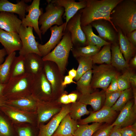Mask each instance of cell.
Wrapping results in <instances>:
<instances>
[{
  "mask_svg": "<svg viewBox=\"0 0 136 136\" xmlns=\"http://www.w3.org/2000/svg\"><path fill=\"white\" fill-rule=\"evenodd\" d=\"M68 74V75L74 79L76 75V70L73 68L69 71Z\"/></svg>",
  "mask_w": 136,
  "mask_h": 136,
  "instance_id": "cell-53",
  "label": "cell"
},
{
  "mask_svg": "<svg viewBox=\"0 0 136 136\" xmlns=\"http://www.w3.org/2000/svg\"><path fill=\"white\" fill-rule=\"evenodd\" d=\"M121 136H136V122L133 124L121 128Z\"/></svg>",
  "mask_w": 136,
  "mask_h": 136,
  "instance_id": "cell-41",
  "label": "cell"
},
{
  "mask_svg": "<svg viewBox=\"0 0 136 136\" xmlns=\"http://www.w3.org/2000/svg\"><path fill=\"white\" fill-rule=\"evenodd\" d=\"M57 100L59 103L62 104L67 105L71 104L68 94L66 91H64Z\"/></svg>",
  "mask_w": 136,
  "mask_h": 136,
  "instance_id": "cell-47",
  "label": "cell"
},
{
  "mask_svg": "<svg viewBox=\"0 0 136 136\" xmlns=\"http://www.w3.org/2000/svg\"><path fill=\"white\" fill-rule=\"evenodd\" d=\"M34 77L26 73L10 78L6 84L3 95L7 99L8 97H13L14 99L31 95L29 93L30 90L32 89Z\"/></svg>",
  "mask_w": 136,
  "mask_h": 136,
  "instance_id": "cell-4",
  "label": "cell"
},
{
  "mask_svg": "<svg viewBox=\"0 0 136 136\" xmlns=\"http://www.w3.org/2000/svg\"><path fill=\"white\" fill-rule=\"evenodd\" d=\"M106 91H100L84 95L80 94L78 100L86 105H90L94 112L100 109L104 106L105 99Z\"/></svg>",
  "mask_w": 136,
  "mask_h": 136,
  "instance_id": "cell-20",
  "label": "cell"
},
{
  "mask_svg": "<svg viewBox=\"0 0 136 136\" xmlns=\"http://www.w3.org/2000/svg\"><path fill=\"white\" fill-rule=\"evenodd\" d=\"M40 0H33L31 4L29 5L27 11L28 14L22 20V25L28 27H32L38 36L42 40V33L39 26V20L40 16L43 13L42 8L40 9Z\"/></svg>",
  "mask_w": 136,
  "mask_h": 136,
  "instance_id": "cell-12",
  "label": "cell"
},
{
  "mask_svg": "<svg viewBox=\"0 0 136 136\" xmlns=\"http://www.w3.org/2000/svg\"><path fill=\"white\" fill-rule=\"evenodd\" d=\"M122 91L107 93L106 92L104 106L111 108L115 103Z\"/></svg>",
  "mask_w": 136,
  "mask_h": 136,
  "instance_id": "cell-39",
  "label": "cell"
},
{
  "mask_svg": "<svg viewBox=\"0 0 136 136\" xmlns=\"http://www.w3.org/2000/svg\"><path fill=\"white\" fill-rule=\"evenodd\" d=\"M65 24L64 22L60 26L55 25L51 27L50 30L51 35L49 41L44 45L38 43V48L42 57L50 52L60 42L64 34Z\"/></svg>",
  "mask_w": 136,
  "mask_h": 136,
  "instance_id": "cell-15",
  "label": "cell"
},
{
  "mask_svg": "<svg viewBox=\"0 0 136 136\" xmlns=\"http://www.w3.org/2000/svg\"><path fill=\"white\" fill-rule=\"evenodd\" d=\"M26 73L25 57L21 55L16 56L11 65L10 78L22 75Z\"/></svg>",
  "mask_w": 136,
  "mask_h": 136,
  "instance_id": "cell-34",
  "label": "cell"
},
{
  "mask_svg": "<svg viewBox=\"0 0 136 136\" xmlns=\"http://www.w3.org/2000/svg\"><path fill=\"white\" fill-rule=\"evenodd\" d=\"M31 89V95L40 101H48L56 100L44 69L41 73L34 77Z\"/></svg>",
  "mask_w": 136,
  "mask_h": 136,
  "instance_id": "cell-8",
  "label": "cell"
},
{
  "mask_svg": "<svg viewBox=\"0 0 136 136\" xmlns=\"http://www.w3.org/2000/svg\"><path fill=\"white\" fill-rule=\"evenodd\" d=\"M6 98L4 95L0 96V107L5 105L7 102Z\"/></svg>",
  "mask_w": 136,
  "mask_h": 136,
  "instance_id": "cell-55",
  "label": "cell"
},
{
  "mask_svg": "<svg viewBox=\"0 0 136 136\" xmlns=\"http://www.w3.org/2000/svg\"><path fill=\"white\" fill-rule=\"evenodd\" d=\"M62 106L57 100L48 101L40 100L37 109L38 123L48 120L60 111Z\"/></svg>",
  "mask_w": 136,
  "mask_h": 136,
  "instance_id": "cell-14",
  "label": "cell"
},
{
  "mask_svg": "<svg viewBox=\"0 0 136 136\" xmlns=\"http://www.w3.org/2000/svg\"><path fill=\"white\" fill-rule=\"evenodd\" d=\"M133 72L129 68L125 70L123 73L117 77L118 91H122L130 88L129 78Z\"/></svg>",
  "mask_w": 136,
  "mask_h": 136,
  "instance_id": "cell-38",
  "label": "cell"
},
{
  "mask_svg": "<svg viewBox=\"0 0 136 136\" xmlns=\"http://www.w3.org/2000/svg\"><path fill=\"white\" fill-rule=\"evenodd\" d=\"M29 6L23 0L18 1L16 4L11 3L7 0H0V12L16 14L22 20L25 17Z\"/></svg>",
  "mask_w": 136,
  "mask_h": 136,
  "instance_id": "cell-22",
  "label": "cell"
},
{
  "mask_svg": "<svg viewBox=\"0 0 136 136\" xmlns=\"http://www.w3.org/2000/svg\"><path fill=\"white\" fill-rule=\"evenodd\" d=\"M0 43L4 46L7 55L21 49L22 43L18 33L9 32L0 28Z\"/></svg>",
  "mask_w": 136,
  "mask_h": 136,
  "instance_id": "cell-17",
  "label": "cell"
},
{
  "mask_svg": "<svg viewBox=\"0 0 136 136\" xmlns=\"http://www.w3.org/2000/svg\"><path fill=\"white\" fill-rule=\"evenodd\" d=\"M133 99L127 103L111 124L113 126H117L121 128L132 125L136 122V110L133 107Z\"/></svg>",
  "mask_w": 136,
  "mask_h": 136,
  "instance_id": "cell-18",
  "label": "cell"
},
{
  "mask_svg": "<svg viewBox=\"0 0 136 136\" xmlns=\"http://www.w3.org/2000/svg\"><path fill=\"white\" fill-rule=\"evenodd\" d=\"M111 44L105 45L96 54L91 57L93 64L111 63Z\"/></svg>",
  "mask_w": 136,
  "mask_h": 136,
  "instance_id": "cell-32",
  "label": "cell"
},
{
  "mask_svg": "<svg viewBox=\"0 0 136 136\" xmlns=\"http://www.w3.org/2000/svg\"><path fill=\"white\" fill-rule=\"evenodd\" d=\"M5 85L6 84L2 83L0 79V96L3 95V92Z\"/></svg>",
  "mask_w": 136,
  "mask_h": 136,
  "instance_id": "cell-56",
  "label": "cell"
},
{
  "mask_svg": "<svg viewBox=\"0 0 136 136\" xmlns=\"http://www.w3.org/2000/svg\"><path fill=\"white\" fill-rule=\"evenodd\" d=\"M113 127L111 124L103 125L92 136H109Z\"/></svg>",
  "mask_w": 136,
  "mask_h": 136,
  "instance_id": "cell-42",
  "label": "cell"
},
{
  "mask_svg": "<svg viewBox=\"0 0 136 136\" xmlns=\"http://www.w3.org/2000/svg\"><path fill=\"white\" fill-rule=\"evenodd\" d=\"M40 101L31 94L19 98L10 100L7 102L17 108L30 110L36 108Z\"/></svg>",
  "mask_w": 136,
  "mask_h": 136,
  "instance_id": "cell-27",
  "label": "cell"
},
{
  "mask_svg": "<svg viewBox=\"0 0 136 136\" xmlns=\"http://www.w3.org/2000/svg\"><path fill=\"white\" fill-rule=\"evenodd\" d=\"M133 97V107L136 110V88H132Z\"/></svg>",
  "mask_w": 136,
  "mask_h": 136,
  "instance_id": "cell-54",
  "label": "cell"
},
{
  "mask_svg": "<svg viewBox=\"0 0 136 136\" xmlns=\"http://www.w3.org/2000/svg\"><path fill=\"white\" fill-rule=\"evenodd\" d=\"M121 128L117 126H114L109 136H121L120 132Z\"/></svg>",
  "mask_w": 136,
  "mask_h": 136,
  "instance_id": "cell-50",
  "label": "cell"
},
{
  "mask_svg": "<svg viewBox=\"0 0 136 136\" xmlns=\"http://www.w3.org/2000/svg\"><path fill=\"white\" fill-rule=\"evenodd\" d=\"M80 17L81 15L78 12L69 20L63 31L69 32L71 33L73 46H85L86 38L81 28Z\"/></svg>",
  "mask_w": 136,
  "mask_h": 136,
  "instance_id": "cell-10",
  "label": "cell"
},
{
  "mask_svg": "<svg viewBox=\"0 0 136 136\" xmlns=\"http://www.w3.org/2000/svg\"><path fill=\"white\" fill-rule=\"evenodd\" d=\"M91 86L93 90L100 88L106 91L112 79L119 74L110 64H102L93 66Z\"/></svg>",
  "mask_w": 136,
  "mask_h": 136,
  "instance_id": "cell-5",
  "label": "cell"
},
{
  "mask_svg": "<svg viewBox=\"0 0 136 136\" xmlns=\"http://www.w3.org/2000/svg\"><path fill=\"white\" fill-rule=\"evenodd\" d=\"M25 57L26 73L35 76L43 71L44 61L42 57L34 53H29Z\"/></svg>",
  "mask_w": 136,
  "mask_h": 136,
  "instance_id": "cell-23",
  "label": "cell"
},
{
  "mask_svg": "<svg viewBox=\"0 0 136 136\" xmlns=\"http://www.w3.org/2000/svg\"><path fill=\"white\" fill-rule=\"evenodd\" d=\"M73 79L68 75L64 76V77L63 81L62 83V87L65 88L67 85L71 83L76 84V82L74 81Z\"/></svg>",
  "mask_w": 136,
  "mask_h": 136,
  "instance_id": "cell-49",
  "label": "cell"
},
{
  "mask_svg": "<svg viewBox=\"0 0 136 136\" xmlns=\"http://www.w3.org/2000/svg\"><path fill=\"white\" fill-rule=\"evenodd\" d=\"M130 64L133 67L135 68L136 67V55H135L130 59Z\"/></svg>",
  "mask_w": 136,
  "mask_h": 136,
  "instance_id": "cell-57",
  "label": "cell"
},
{
  "mask_svg": "<svg viewBox=\"0 0 136 136\" xmlns=\"http://www.w3.org/2000/svg\"><path fill=\"white\" fill-rule=\"evenodd\" d=\"M92 76L91 70L84 73L76 82L77 91L80 94H86L93 92L90 84Z\"/></svg>",
  "mask_w": 136,
  "mask_h": 136,
  "instance_id": "cell-30",
  "label": "cell"
},
{
  "mask_svg": "<svg viewBox=\"0 0 136 136\" xmlns=\"http://www.w3.org/2000/svg\"><path fill=\"white\" fill-rule=\"evenodd\" d=\"M110 18L125 36L136 30V0H122L112 10Z\"/></svg>",
  "mask_w": 136,
  "mask_h": 136,
  "instance_id": "cell-1",
  "label": "cell"
},
{
  "mask_svg": "<svg viewBox=\"0 0 136 136\" xmlns=\"http://www.w3.org/2000/svg\"><path fill=\"white\" fill-rule=\"evenodd\" d=\"M78 124V121L72 119L68 114L62 119L52 136L74 135Z\"/></svg>",
  "mask_w": 136,
  "mask_h": 136,
  "instance_id": "cell-24",
  "label": "cell"
},
{
  "mask_svg": "<svg viewBox=\"0 0 136 136\" xmlns=\"http://www.w3.org/2000/svg\"><path fill=\"white\" fill-rule=\"evenodd\" d=\"M0 107L2 110L13 120L20 123H32L30 117L26 113L5 105Z\"/></svg>",
  "mask_w": 136,
  "mask_h": 136,
  "instance_id": "cell-29",
  "label": "cell"
},
{
  "mask_svg": "<svg viewBox=\"0 0 136 136\" xmlns=\"http://www.w3.org/2000/svg\"><path fill=\"white\" fill-rule=\"evenodd\" d=\"M85 57H80L76 58L79 63L77 71V74L75 77L74 79L77 81L84 74L83 68Z\"/></svg>",
  "mask_w": 136,
  "mask_h": 136,
  "instance_id": "cell-43",
  "label": "cell"
},
{
  "mask_svg": "<svg viewBox=\"0 0 136 136\" xmlns=\"http://www.w3.org/2000/svg\"><path fill=\"white\" fill-rule=\"evenodd\" d=\"M102 123L93 122L90 125L88 124L80 125L75 131L74 136H92L103 125Z\"/></svg>",
  "mask_w": 136,
  "mask_h": 136,
  "instance_id": "cell-36",
  "label": "cell"
},
{
  "mask_svg": "<svg viewBox=\"0 0 136 136\" xmlns=\"http://www.w3.org/2000/svg\"><path fill=\"white\" fill-rule=\"evenodd\" d=\"M7 55V53L4 48L0 49V64L4 61L5 57Z\"/></svg>",
  "mask_w": 136,
  "mask_h": 136,
  "instance_id": "cell-52",
  "label": "cell"
},
{
  "mask_svg": "<svg viewBox=\"0 0 136 136\" xmlns=\"http://www.w3.org/2000/svg\"><path fill=\"white\" fill-rule=\"evenodd\" d=\"M118 37V45L120 50L126 62L129 64L131 59L135 55L136 46L134 45L117 28Z\"/></svg>",
  "mask_w": 136,
  "mask_h": 136,
  "instance_id": "cell-25",
  "label": "cell"
},
{
  "mask_svg": "<svg viewBox=\"0 0 136 136\" xmlns=\"http://www.w3.org/2000/svg\"><path fill=\"white\" fill-rule=\"evenodd\" d=\"M44 71L51 85L54 97L57 100L65 91L64 87L62 86L64 75L61 73L57 65L51 61H44Z\"/></svg>",
  "mask_w": 136,
  "mask_h": 136,
  "instance_id": "cell-7",
  "label": "cell"
},
{
  "mask_svg": "<svg viewBox=\"0 0 136 136\" xmlns=\"http://www.w3.org/2000/svg\"><path fill=\"white\" fill-rule=\"evenodd\" d=\"M122 0H86V7L78 11L81 15V27L97 20L104 19L110 22L117 30L111 22L110 15L112 10Z\"/></svg>",
  "mask_w": 136,
  "mask_h": 136,
  "instance_id": "cell-2",
  "label": "cell"
},
{
  "mask_svg": "<svg viewBox=\"0 0 136 136\" xmlns=\"http://www.w3.org/2000/svg\"><path fill=\"white\" fill-rule=\"evenodd\" d=\"M71 104L62 105L60 111L46 124L41 125L38 136H52L63 118L69 114Z\"/></svg>",
  "mask_w": 136,
  "mask_h": 136,
  "instance_id": "cell-16",
  "label": "cell"
},
{
  "mask_svg": "<svg viewBox=\"0 0 136 136\" xmlns=\"http://www.w3.org/2000/svg\"><path fill=\"white\" fill-rule=\"evenodd\" d=\"M33 29L32 27H26L21 24L18 33L22 45L19 52V55L25 56L29 53H34L42 56L38 47L39 43L36 40Z\"/></svg>",
  "mask_w": 136,
  "mask_h": 136,
  "instance_id": "cell-9",
  "label": "cell"
},
{
  "mask_svg": "<svg viewBox=\"0 0 136 136\" xmlns=\"http://www.w3.org/2000/svg\"><path fill=\"white\" fill-rule=\"evenodd\" d=\"M16 54L15 52L8 55L4 61L0 64V79L4 84L6 83L10 78L11 65Z\"/></svg>",
  "mask_w": 136,
  "mask_h": 136,
  "instance_id": "cell-31",
  "label": "cell"
},
{
  "mask_svg": "<svg viewBox=\"0 0 136 136\" xmlns=\"http://www.w3.org/2000/svg\"><path fill=\"white\" fill-rule=\"evenodd\" d=\"M132 97L133 93L131 88L122 91L118 98L111 107L116 112L120 111Z\"/></svg>",
  "mask_w": 136,
  "mask_h": 136,
  "instance_id": "cell-37",
  "label": "cell"
},
{
  "mask_svg": "<svg viewBox=\"0 0 136 136\" xmlns=\"http://www.w3.org/2000/svg\"><path fill=\"white\" fill-rule=\"evenodd\" d=\"M47 2L48 3V4H49L51 2V0H46Z\"/></svg>",
  "mask_w": 136,
  "mask_h": 136,
  "instance_id": "cell-58",
  "label": "cell"
},
{
  "mask_svg": "<svg viewBox=\"0 0 136 136\" xmlns=\"http://www.w3.org/2000/svg\"><path fill=\"white\" fill-rule=\"evenodd\" d=\"M93 64L91 57H85L83 68L84 74L87 71L92 70Z\"/></svg>",
  "mask_w": 136,
  "mask_h": 136,
  "instance_id": "cell-46",
  "label": "cell"
},
{
  "mask_svg": "<svg viewBox=\"0 0 136 136\" xmlns=\"http://www.w3.org/2000/svg\"><path fill=\"white\" fill-rule=\"evenodd\" d=\"M22 20L14 14L0 12V28L9 32L19 33Z\"/></svg>",
  "mask_w": 136,
  "mask_h": 136,
  "instance_id": "cell-21",
  "label": "cell"
},
{
  "mask_svg": "<svg viewBox=\"0 0 136 136\" xmlns=\"http://www.w3.org/2000/svg\"><path fill=\"white\" fill-rule=\"evenodd\" d=\"M128 40L135 46H136V30L133 31L125 36Z\"/></svg>",
  "mask_w": 136,
  "mask_h": 136,
  "instance_id": "cell-48",
  "label": "cell"
},
{
  "mask_svg": "<svg viewBox=\"0 0 136 136\" xmlns=\"http://www.w3.org/2000/svg\"><path fill=\"white\" fill-rule=\"evenodd\" d=\"M119 75L115 76L112 80L109 85L106 91L107 93L116 92L118 91L117 77Z\"/></svg>",
  "mask_w": 136,
  "mask_h": 136,
  "instance_id": "cell-44",
  "label": "cell"
},
{
  "mask_svg": "<svg viewBox=\"0 0 136 136\" xmlns=\"http://www.w3.org/2000/svg\"><path fill=\"white\" fill-rule=\"evenodd\" d=\"M101 47L90 45L84 46H73L71 50L73 57L76 58L80 57H91L98 53Z\"/></svg>",
  "mask_w": 136,
  "mask_h": 136,
  "instance_id": "cell-33",
  "label": "cell"
},
{
  "mask_svg": "<svg viewBox=\"0 0 136 136\" xmlns=\"http://www.w3.org/2000/svg\"><path fill=\"white\" fill-rule=\"evenodd\" d=\"M129 82L132 88H136V75L135 73L132 72L129 78Z\"/></svg>",
  "mask_w": 136,
  "mask_h": 136,
  "instance_id": "cell-51",
  "label": "cell"
},
{
  "mask_svg": "<svg viewBox=\"0 0 136 136\" xmlns=\"http://www.w3.org/2000/svg\"><path fill=\"white\" fill-rule=\"evenodd\" d=\"M95 28L99 37L104 41L111 44L118 43V30L111 23L104 19L94 21L90 24Z\"/></svg>",
  "mask_w": 136,
  "mask_h": 136,
  "instance_id": "cell-11",
  "label": "cell"
},
{
  "mask_svg": "<svg viewBox=\"0 0 136 136\" xmlns=\"http://www.w3.org/2000/svg\"><path fill=\"white\" fill-rule=\"evenodd\" d=\"M64 32V35L59 43L52 51L43 57L42 59L44 61H50L55 63L61 73L64 75L70 52L73 45L71 33L69 32Z\"/></svg>",
  "mask_w": 136,
  "mask_h": 136,
  "instance_id": "cell-3",
  "label": "cell"
},
{
  "mask_svg": "<svg viewBox=\"0 0 136 136\" xmlns=\"http://www.w3.org/2000/svg\"><path fill=\"white\" fill-rule=\"evenodd\" d=\"M90 112L87 108V105L78 101L71 103L69 114L74 120L77 121L81 119V117L90 114Z\"/></svg>",
  "mask_w": 136,
  "mask_h": 136,
  "instance_id": "cell-35",
  "label": "cell"
},
{
  "mask_svg": "<svg viewBox=\"0 0 136 136\" xmlns=\"http://www.w3.org/2000/svg\"><path fill=\"white\" fill-rule=\"evenodd\" d=\"M12 134L9 125L5 119L0 115V136H12Z\"/></svg>",
  "mask_w": 136,
  "mask_h": 136,
  "instance_id": "cell-40",
  "label": "cell"
},
{
  "mask_svg": "<svg viewBox=\"0 0 136 136\" xmlns=\"http://www.w3.org/2000/svg\"><path fill=\"white\" fill-rule=\"evenodd\" d=\"M111 64L116 69L125 70L129 68V65L125 61L121 52L118 43L111 45Z\"/></svg>",
  "mask_w": 136,
  "mask_h": 136,
  "instance_id": "cell-26",
  "label": "cell"
},
{
  "mask_svg": "<svg viewBox=\"0 0 136 136\" xmlns=\"http://www.w3.org/2000/svg\"><path fill=\"white\" fill-rule=\"evenodd\" d=\"M45 10V12L40 16L38 21L39 25L41 26L40 29L43 35L53 25L59 26L64 23L62 18L64 12L63 7L51 2L48 4Z\"/></svg>",
  "mask_w": 136,
  "mask_h": 136,
  "instance_id": "cell-6",
  "label": "cell"
},
{
  "mask_svg": "<svg viewBox=\"0 0 136 136\" xmlns=\"http://www.w3.org/2000/svg\"><path fill=\"white\" fill-rule=\"evenodd\" d=\"M117 114V112L113 110L111 108L104 106L98 111L90 112L87 117L80 119L78 122L80 125L91 122H105L110 124L114 119Z\"/></svg>",
  "mask_w": 136,
  "mask_h": 136,
  "instance_id": "cell-13",
  "label": "cell"
},
{
  "mask_svg": "<svg viewBox=\"0 0 136 136\" xmlns=\"http://www.w3.org/2000/svg\"><path fill=\"white\" fill-rule=\"evenodd\" d=\"M18 136H33L32 131L29 127H20L17 129Z\"/></svg>",
  "mask_w": 136,
  "mask_h": 136,
  "instance_id": "cell-45",
  "label": "cell"
},
{
  "mask_svg": "<svg viewBox=\"0 0 136 136\" xmlns=\"http://www.w3.org/2000/svg\"><path fill=\"white\" fill-rule=\"evenodd\" d=\"M51 2L64 9V13L63 17H65L66 21L64 31L69 20L79 10L84 8L86 5V0H79L78 2H76L74 0H52Z\"/></svg>",
  "mask_w": 136,
  "mask_h": 136,
  "instance_id": "cell-19",
  "label": "cell"
},
{
  "mask_svg": "<svg viewBox=\"0 0 136 136\" xmlns=\"http://www.w3.org/2000/svg\"><path fill=\"white\" fill-rule=\"evenodd\" d=\"M81 27L86 37L85 46H96L101 48L105 45L111 44L95 35L93 31L92 27L90 24Z\"/></svg>",
  "mask_w": 136,
  "mask_h": 136,
  "instance_id": "cell-28",
  "label": "cell"
},
{
  "mask_svg": "<svg viewBox=\"0 0 136 136\" xmlns=\"http://www.w3.org/2000/svg\"><path fill=\"white\" fill-rule=\"evenodd\" d=\"M67 136H74V135H70Z\"/></svg>",
  "mask_w": 136,
  "mask_h": 136,
  "instance_id": "cell-59",
  "label": "cell"
}]
</instances>
